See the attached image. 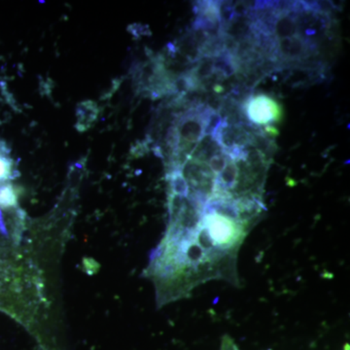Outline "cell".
<instances>
[{
    "instance_id": "7",
    "label": "cell",
    "mask_w": 350,
    "mask_h": 350,
    "mask_svg": "<svg viewBox=\"0 0 350 350\" xmlns=\"http://www.w3.org/2000/svg\"><path fill=\"white\" fill-rule=\"evenodd\" d=\"M222 122L223 119L220 114L217 111H214V110L211 109L206 118V126H204V135H211L213 137L214 133H215Z\"/></svg>"
},
{
    "instance_id": "6",
    "label": "cell",
    "mask_w": 350,
    "mask_h": 350,
    "mask_svg": "<svg viewBox=\"0 0 350 350\" xmlns=\"http://www.w3.org/2000/svg\"><path fill=\"white\" fill-rule=\"evenodd\" d=\"M230 160H231V157L223 151L213 156V158L208 161L207 165H208L209 169L211 170V172H213L214 174L218 175L225 169L226 165H227Z\"/></svg>"
},
{
    "instance_id": "3",
    "label": "cell",
    "mask_w": 350,
    "mask_h": 350,
    "mask_svg": "<svg viewBox=\"0 0 350 350\" xmlns=\"http://www.w3.org/2000/svg\"><path fill=\"white\" fill-rule=\"evenodd\" d=\"M223 152L217 142L211 135H204L196 145L194 150L191 153L190 159L200 163H208V161L216 154Z\"/></svg>"
},
{
    "instance_id": "2",
    "label": "cell",
    "mask_w": 350,
    "mask_h": 350,
    "mask_svg": "<svg viewBox=\"0 0 350 350\" xmlns=\"http://www.w3.org/2000/svg\"><path fill=\"white\" fill-rule=\"evenodd\" d=\"M293 6L285 12H280L275 9L278 15L273 27V38L282 39L298 36V27L294 17Z\"/></svg>"
},
{
    "instance_id": "1",
    "label": "cell",
    "mask_w": 350,
    "mask_h": 350,
    "mask_svg": "<svg viewBox=\"0 0 350 350\" xmlns=\"http://www.w3.org/2000/svg\"><path fill=\"white\" fill-rule=\"evenodd\" d=\"M246 118L253 125L273 126L282 121L283 110L275 98L261 94L251 96L243 105Z\"/></svg>"
},
{
    "instance_id": "8",
    "label": "cell",
    "mask_w": 350,
    "mask_h": 350,
    "mask_svg": "<svg viewBox=\"0 0 350 350\" xmlns=\"http://www.w3.org/2000/svg\"><path fill=\"white\" fill-rule=\"evenodd\" d=\"M221 350L239 349V347H237V345L234 344V340H232L231 338L228 337V336H225L224 338H223L222 347H221Z\"/></svg>"
},
{
    "instance_id": "4",
    "label": "cell",
    "mask_w": 350,
    "mask_h": 350,
    "mask_svg": "<svg viewBox=\"0 0 350 350\" xmlns=\"http://www.w3.org/2000/svg\"><path fill=\"white\" fill-rule=\"evenodd\" d=\"M98 115V110L94 103L92 101H85L78 107L77 117L78 123H79V128L81 130L88 129L90 124L93 123Z\"/></svg>"
},
{
    "instance_id": "5",
    "label": "cell",
    "mask_w": 350,
    "mask_h": 350,
    "mask_svg": "<svg viewBox=\"0 0 350 350\" xmlns=\"http://www.w3.org/2000/svg\"><path fill=\"white\" fill-rule=\"evenodd\" d=\"M12 161L9 158L6 145L0 142V184L4 183L12 176Z\"/></svg>"
}]
</instances>
